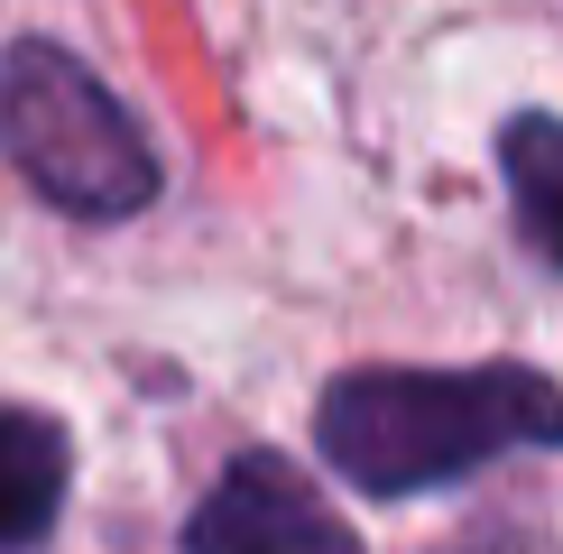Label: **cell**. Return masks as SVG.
Returning <instances> with one entry per match:
<instances>
[{"instance_id":"8992f818","label":"cell","mask_w":563,"mask_h":554,"mask_svg":"<svg viewBox=\"0 0 563 554\" xmlns=\"http://www.w3.org/2000/svg\"><path fill=\"white\" fill-rule=\"evenodd\" d=\"M434 554H536L527 527H462L453 545H434Z\"/></svg>"},{"instance_id":"6da1fadb","label":"cell","mask_w":563,"mask_h":554,"mask_svg":"<svg viewBox=\"0 0 563 554\" xmlns=\"http://www.w3.org/2000/svg\"><path fill=\"white\" fill-rule=\"evenodd\" d=\"M314 453L361 499H426L462 490L508 453H563V379L536 361L472 369H342L314 398Z\"/></svg>"},{"instance_id":"5b68a950","label":"cell","mask_w":563,"mask_h":554,"mask_svg":"<svg viewBox=\"0 0 563 554\" xmlns=\"http://www.w3.org/2000/svg\"><path fill=\"white\" fill-rule=\"evenodd\" d=\"M499 176H508L518 241L563 277V121L554 111H518V121L499 130Z\"/></svg>"},{"instance_id":"3957f363","label":"cell","mask_w":563,"mask_h":554,"mask_svg":"<svg viewBox=\"0 0 563 554\" xmlns=\"http://www.w3.org/2000/svg\"><path fill=\"white\" fill-rule=\"evenodd\" d=\"M185 554H369L342 527V508L296 472L287 453L250 444L222 462V480L185 518Z\"/></svg>"},{"instance_id":"7a4b0ae2","label":"cell","mask_w":563,"mask_h":554,"mask_svg":"<svg viewBox=\"0 0 563 554\" xmlns=\"http://www.w3.org/2000/svg\"><path fill=\"white\" fill-rule=\"evenodd\" d=\"M0 157L37 203L75 222H130L157 203V148L84 56L19 37L0 56Z\"/></svg>"},{"instance_id":"277c9868","label":"cell","mask_w":563,"mask_h":554,"mask_svg":"<svg viewBox=\"0 0 563 554\" xmlns=\"http://www.w3.org/2000/svg\"><path fill=\"white\" fill-rule=\"evenodd\" d=\"M65 499H75V434L37 407H0V554L46 545Z\"/></svg>"}]
</instances>
